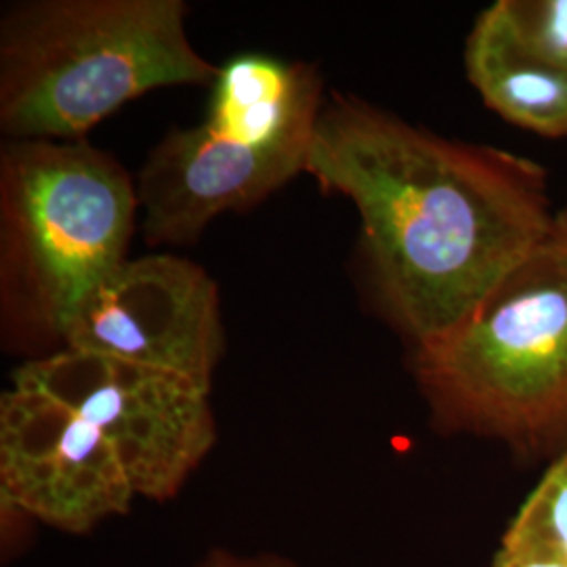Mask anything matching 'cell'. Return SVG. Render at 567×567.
Returning a JSON list of instances; mask_svg holds the SVG:
<instances>
[{
    "instance_id": "obj_1",
    "label": "cell",
    "mask_w": 567,
    "mask_h": 567,
    "mask_svg": "<svg viewBox=\"0 0 567 567\" xmlns=\"http://www.w3.org/2000/svg\"><path fill=\"white\" fill-rule=\"evenodd\" d=\"M307 173L358 208L374 290L412 347L466 318L557 215L540 164L355 97L322 107Z\"/></svg>"
},
{
    "instance_id": "obj_2",
    "label": "cell",
    "mask_w": 567,
    "mask_h": 567,
    "mask_svg": "<svg viewBox=\"0 0 567 567\" xmlns=\"http://www.w3.org/2000/svg\"><path fill=\"white\" fill-rule=\"evenodd\" d=\"M412 372L447 433L567 446V208L466 318L414 347Z\"/></svg>"
},
{
    "instance_id": "obj_3",
    "label": "cell",
    "mask_w": 567,
    "mask_h": 567,
    "mask_svg": "<svg viewBox=\"0 0 567 567\" xmlns=\"http://www.w3.org/2000/svg\"><path fill=\"white\" fill-rule=\"evenodd\" d=\"M182 0H34L0 23V126L11 140L81 142L145 93L213 82Z\"/></svg>"
},
{
    "instance_id": "obj_4",
    "label": "cell",
    "mask_w": 567,
    "mask_h": 567,
    "mask_svg": "<svg viewBox=\"0 0 567 567\" xmlns=\"http://www.w3.org/2000/svg\"><path fill=\"white\" fill-rule=\"evenodd\" d=\"M137 187L84 142L11 140L0 158L4 299L63 341L84 301L124 261Z\"/></svg>"
},
{
    "instance_id": "obj_5",
    "label": "cell",
    "mask_w": 567,
    "mask_h": 567,
    "mask_svg": "<svg viewBox=\"0 0 567 567\" xmlns=\"http://www.w3.org/2000/svg\"><path fill=\"white\" fill-rule=\"evenodd\" d=\"M11 385L44 393L95 426L137 498L152 503L177 498L217 442L210 391L158 368L61 347L16 368Z\"/></svg>"
},
{
    "instance_id": "obj_6",
    "label": "cell",
    "mask_w": 567,
    "mask_h": 567,
    "mask_svg": "<svg viewBox=\"0 0 567 567\" xmlns=\"http://www.w3.org/2000/svg\"><path fill=\"white\" fill-rule=\"evenodd\" d=\"M63 347L166 370L213 391L225 351L217 284L175 255L126 259L84 301Z\"/></svg>"
},
{
    "instance_id": "obj_7",
    "label": "cell",
    "mask_w": 567,
    "mask_h": 567,
    "mask_svg": "<svg viewBox=\"0 0 567 567\" xmlns=\"http://www.w3.org/2000/svg\"><path fill=\"white\" fill-rule=\"evenodd\" d=\"M0 501L82 536L128 515L137 494L95 426L44 393L11 385L0 398Z\"/></svg>"
},
{
    "instance_id": "obj_8",
    "label": "cell",
    "mask_w": 567,
    "mask_h": 567,
    "mask_svg": "<svg viewBox=\"0 0 567 567\" xmlns=\"http://www.w3.org/2000/svg\"><path fill=\"white\" fill-rule=\"evenodd\" d=\"M309 152L259 145L204 121L171 131L150 152L137 185L147 240H196L219 215L261 203L307 173Z\"/></svg>"
},
{
    "instance_id": "obj_9",
    "label": "cell",
    "mask_w": 567,
    "mask_h": 567,
    "mask_svg": "<svg viewBox=\"0 0 567 567\" xmlns=\"http://www.w3.org/2000/svg\"><path fill=\"white\" fill-rule=\"evenodd\" d=\"M465 72L503 121L547 140L567 137V70L532 53L496 2L477 16L466 37Z\"/></svg>"
},
{
    "instance_id": "obj_10",
    "label": "cell",
    "mask_w": 567,
    "mask_h": 567,
    "mask_svg": "<svg viewBox=\"0 0 567 567\" xmlns=\"http://www.w3.org/2000/svg\"><path fill=\"white\" fill-rule=\"evenodd\" d=\"M503 543L532 548L567 564V446L511 519Z\"/></svg>"
},
{
    "instance_id": "obj_11",
    "label": "cell",
    "mask_w": 567,
    "mask_h": 567,
    "mask_svg": "<svg viewBox=\"0 0 567 567\" xmlns=\"http://www.w3.org/2000/svg\"><path fill=\"white\" fill-rule=\"evenodd\" d=\"M496 4L532 53L567 70V0H496Z\"/></svg>"
},
{
    "instance_id": "obj_12",
    "label": "cell",
    "mask_w": 567,
    "mask_h": 567,
    "mask_svg": "<svg viewBox=\"0 0 567 567\" xmlns=\"http://www.w3.org/2000/svg\"><path fill=\"white\" fill-rule=\"evenodd\" d=\"M194 567H301L297 561L276 555V553H257L243 555L229 548H210Z\"/></svg>"
},
{
    "instance_id": "obj_13",
    "label": "cell",
    "mask_w": 567,
    "mask_h": 567,
    "mask_svg": "<svg viewBox=\"0 0 567 567\" xmlns=\"http://www.w3.org/2000/svg\"><path fill=\"white\" fill-rule=\"evenodd\" d=\"M492 567H567L564 561H557L548 555H543L532 548L515 547L501 540V547L494 555Z\"/></svg>"
}]
</instances>
